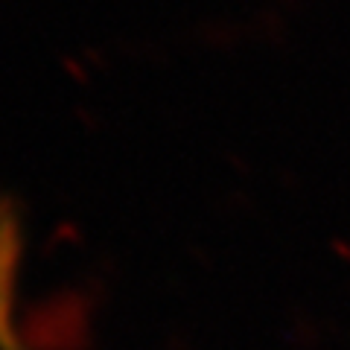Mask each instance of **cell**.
Here are the masks:
<instances>
[{
  "label": "cell",
  "instance_id": "1",
  "mask_svg": "<svg viewBox=\"0 0 350 350\" xmlns=\"http://www.w3.org/2000/svg\"><path fill=\"white\" fill-rule=\"evenodd\" d=\"M21 257V228L9 207H0V350H27L15 330V280Z\"/></svg>",
  "mask_w": 350,
  "mask_h": 350
}]
</instances>
